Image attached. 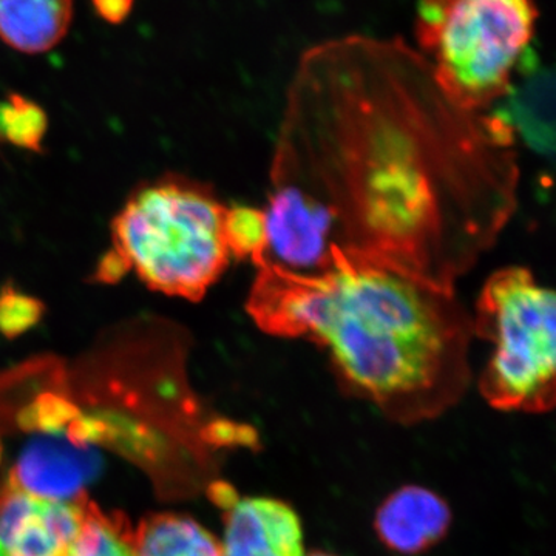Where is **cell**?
<instances>
[{
  "mask_svg": "<svg viewBox=\"0 0 556 556\" xmlns=\"http://www.w3.org/2000/svg\"><path fill=\"white\" fill-rule=\"evenodd\" d=\"M75 0H0V40L25 54L60 46L73 21Z\"/></svg>",
  "mask_w": 556,
  "mask_h": 556,
  "instance_id": "obj_11",
  "label": "cell"
},
{
  "mask_svg": "<svg viewBox=\"0 0 556 556\" xmlns=\"http://www.w3.org/2000/svg\"><path fill=\"white\" fill-rule=\"evenodd\" d=\"M46 306L39 299L22 294L14 287L0 291V334L14 339L35 327L43 316Z\"/></svg>",
  "mask_w": 556,
  "mask_h": 556,
  "instance_id": "obj_16",
  "label": "cell"
},
{
  "mask_svg": "<svg viewBox=\"0 0 556 556\" xmlns=\"http://www.w3.org/2000/svg\"><path fill=\"white\" fill-rule=\"evenodd\" d=\"M67 556H137L131 533L121 519L109 518L100 508L84 501V518L78 536Z\"/></svg>",
  "mask_w": 556,
  "mask_h": 556,
  "instance_id": "obj_13",
  "label": "cell"
},
{
  "mask_svg": "<svg viewBox=\"0 0 556 556\" xmlns=\"http://www.w3.org/2000/svg\"><path fill=\"white\" fill-rule=\"evenodd\" d=\"M555 294L521 266L496 270L479 295L473 332L493 343L479 380L503 412L546 413L555 405Z\"/></svg>",
  "mask_w": 556,
  "mask_h": 556,
  "instance_id": "obj_5",
  "label": "cell"
},
{
  "mask_svg": "<svg viewBox=\"0 0 556 556\" xmlns=\"http://www.w3.org/2000/svg\"><path fill=\"white\" fill-rule=\"evenodd\" d=\"M101 470L102 457L90 445L75 444L65 434H43L22 450L9 481L40 500L75 503Z\"/></svg>",
  "mask_w": 556,
  "mask_h": 556,
  "instance_id": "obj_7",
  "label": "cell"
},
{
  "mask_svg": "<svg viewBox=\"0 0 556 556\" xmlns=\"http://www.w3.org/2000/svg\"><path fill=\"white\" fill-rule=\"evenodd\" d=\"M252 263L249 317L266 334L324 348L348 393L408 424L441 415L466 393L473 317L452 289L342 251L313 276L265 254Z\"/></svg>",
  "mask_w": 556,
  "mask_h": 556,
  "instance_id": "obj_2",
  "label": "cell"
},
{
  "mask_svg": "<svg viewBox=\"0 0 556 556\" xmlns=\"http://www.w3.org/2000/svg\"><path fill=\"white\" fill-rule=\"evenodd\" d=\"M518 186L514 131L450 100L419 51L327 40L288 87L266 258L311 276L350 252L455 291L514 217Z\"/></svg>",
  "mask_w": 556,
  "mask_h": 556,
  "instance_id": "obj_1",
  "label": "cell"
},
{
  "mask_svg": "<svg viewBox=\"0 0 556 556\" xmlns=\"http://www.w3.org/2000/svg\"><path fill=\"white\" fill-rule=\"evenodd\" d=\"M452 525L444 497L426 486L404 485L383 501L375 518L376 533L391 551L416 555L433 547Z\"/></svg>",
  "mask_w": 556,
  "mask_h": 556,
  "instance_id": "obj_10",
  "label": "cell"
},
{
  "mask_svg": "<svg viewBox=\"0 0 556 556\" xmlns=\"http://www.w3.org/2000/svg\"><path fill=\"white\" fill-rule=\"evenodd\" d=\"M536 20L533 0H420L419 53L450 100L486 112L507 93Z\"/></svg>",
  "mask_w": 556,
  "mask_h": 556,
  "instance_id": "obj_4",
  "label": "cell"
},
{
  "mask_svg": "<svg viewBox=\"0 0 556 556\" xmlns=\"http://www.w3.org/2000/svg\"><path fill=\"white\" fill-rule=\"evenodd\" d=\"M308 556H334V555L325 554V552H314V554H311Z\"/></svg>",
  "mask_w": 556,
  "mask_h": 556,
  "instance_id": "obj_20",
  "label": "cell"
},
{
  "mask_svg": "<svg viewBox=\"0 0 556 556\" xmlns=\"http://www.w3.org/2000/svg\"><path fill=\"white\" fill-rule=\"evenodd\" d=\"M47 115L35 102L13 94L0 105V135L17 148L40 150L47 131Z\"/></svg>",
  "mask_w": 556,
  "mask_h": 556,
  "instance_id": "obj_14",
  "label": "cell"
},
{
  "mask_svg": "<svg viewBox=\"0 0 556 556\" xmlns=\"http://www.w3.org/2000/svg\"><path fill=\"white\" fill-rule=\"evenodd\" d=\"M211 497L217 506L226 508V510H230V508L239 503L236 489L229 485L228 482H215V484H212Z\"/></svg>",
  "mask_w": 556,
  "mask_h": 556,
  "instance_id": "obj_19",
  "label": "cell"
},
{
  "mask_svg": "<svg viewBox=\"0 0 556 556\" xmlns=\"http://www.w3.org/2000/svg\"><path fill=\"white\" fill-rule=\"evenodd\" d=\"M204 441L212 445H243L257 447L258 434L254 428L230 420H214L203 430Z\"/></svg>",
  "mask_w": 556,
  "mask_h": 556,
  "instance_id": "obj_17",
  "label": "cell"
},
{
  "mask_svg": "<svg viewBox=\"0 0 556 556\" xmlns=\"http://www.w3.org/2000/svg\"><path fill=\"white\" fill-rule=\"evenodd\" d=\"M84 501L40 500L7 481L0 490V543L7 556H67L83 525Z\"/></svg>",
  "mask_w": 556,
  "mask_h": 556,
  "instance_id": "obj_6",
  "label": "cell"
},
{
  "mask_svg": "<svg viewBox=\"0 0 556 556\" xmlns=\"http://www.w3.org/2000/svg\"><path fill=\"white\" fill-rule=\"evenodd\" d=\"M555 75L532 47L519 60L507 93L486 112L510 127L515 137L552 159L555 152Z\"/></svg>",
  "mask_w": 556,
  "mask_h": 556,
  "instance_id": "obj_8",
  "label": "cell"
},
{
  "mask_svg": "<svg viewBox=\"0 0 556 556\" xmlns=\"http://www.w3.org/2000/svg\"><path fill=\"white\" fill-rule=\"evenodd\" d=\"M225 240L230 254L237 258L254 260L268 248L265 212L251 206L226 208Z\"/></svg>",
  "mask_w": 556,
  "mask_h": 556,
  "instance_id": "obj_15",
  "label": "cell"
},
{
  "mask_svg": "<svg viewBox=\"0 0 556 556\" xmlns=\"http://www.w3.org/2000/svg\"><path fill=\"white\" fill-rule=\"evenodd\" d=\"M93 5L105 21L119 24L130 13L134 0H93Z\"/></svg>",
  "mask_w": 556,
  "mask_h": 556,
  "instance_id": "obj_18",
  "label": "cell"
},
{
  "mask_svg": "<svg viewBox=\"0 0 556 556\" xmlns=\"http://www.w3.org/2000/svg\"><path fill=\"white\" fill-rule=\"evenodd\" d=\"M131 543L137 556H222V546L206 529L178 515L144 519Z\"/></svg>",
  "mask_w": 556,
  "mask_h": 556,
  "instance_id": "obj_12",
  "label": "cell"
},
{
  "mask_svg": "<svg viewBox=\"0 0 556 556\" xmlns=\"http://www.w3.org/2000/svg\"><path fill=\"white\" fill-rule=\"evenodd\" d=\"M226 208L192 179L150 182L113 219L112 252L152 291L199 302L229 265Z\"/></svg>",
  "mask_w": 556,
  "mask_h": 556,
  "instance_id": "obj_3",
  "label": "cell"
},
{
  "mask_svg": "<svg viewBox=\"0 0 556 556\" xmlns=\"http://www.w3.org/2000/svg\"><path fill=\"white\" fill-rule=\"evenodd\" d=\"M0 456H2V447H0Z\"/></svg>",
  "mask_w": 556,
  "mask_h": 556,
  "instance_id": "obj_22",
  "label": "cell"
},
{
  "mask_svg": "<svg viewBox=\"0 0 556 556\" xmlns=\"http://www.w3.org/2000/svg\"><path fill=\"white\" fill-rule=\"evenodd\" d=\"M0 556H7L5 548H3L2 543H0Z\"/></svg>",
  "mask_w": 556,
  "mask_h": 556,
  "instance_id": "obj_21",
  "label": "cell"
},
{
  "mask_svg": "<svg viewBox=\"0 0 556 556\" xmlns=\"http://www.w3.org/2000/svg\"><path fill=\"white\" fill-rule=\"evenodd\" d=\"M222 556H305L298 511L276 497L239 500L226 514Z\"/></svg>",
  "mask_w": 556,
  "mask_h": 556,
  "instance_id": "obj_9",
  "label": "cell"
}]
</instances>
